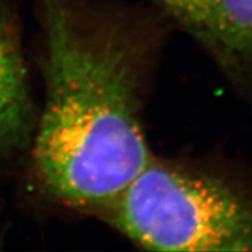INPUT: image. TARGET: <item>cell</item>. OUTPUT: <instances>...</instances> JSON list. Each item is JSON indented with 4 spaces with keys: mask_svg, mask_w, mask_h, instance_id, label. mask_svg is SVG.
Instances as JSON below:
<instances>
[{
    "mask_svg": "<svg viewBox=\"0 0 252 252\" xmlns=\"http://www.w3.org/2000/svg\"><path fill=\"white\" fill-rule=\"evenodd\" d=\"M36 18L43 98L26 189L96 218L153 156L144 115L167 20L112 0H36Z\"/></svg>",
    "mask_w": 252,
    "mask_h": 252,
    "instance_id": "1",
    "label": "cell"
},
{
    "mask_svg": "<svg viewBox=\"0 0 252 252\" xmlns=\"http://www.w3.org/2000/svg\"><path fill=\"white\" fill-rule=\"evenodd\" d=\"M95 219L151 251L252 252V189L199 161L153 153Z\"/></svg>",
    "mask_w": 252,
    "mask_h": 252,
    "instance_id": "2",
    "label": "cell"
},
{
    "mask_svg": "<svg viewBox=\"0 0 252 252\" xmlns=\"http://www.w3.org/2000/svg\"><path fill=\"white\" fill-rule=\"evenodd\" d=\"M252 107V0H153Z\"/></svg>",
    "mask_w": 252,
    "mask_h": 252,
    "instance_id": "3",
    "label": "cell"
},
{
    "mask_svg": "<svg viewBox=\"0 0 252 252\" xmlns=\"http://www.w3.org/2000/svg\"><path fill=\"white\" fill-rule=\"evenodd\" d=\"M21 0H0V166H24L37 117Z\"/></svg>",
    "mask_w": 252,
    "mask_h": 252,
    "instance_id": "4",
    "label": "cell"
}]
</instances>
